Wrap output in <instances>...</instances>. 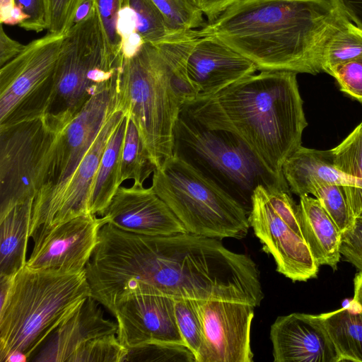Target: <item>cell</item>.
Wrapping results in <instances>:
<instances>
[{"label": "cell", "instance_id": "obj_30", "mask_svg": "<svg viewBox=\"0 0 362 362\" xmlns=\"http://www.w3.org/2000/svg\"><path fill=\"white\" fill-rule=\"evenodd\" d=\"M127 4L134 14L136 31L144 42L156 45L176 35L169 30L151 0H127Z\"/></svg>", "mask_w": 362, "mask_h": 362}, {"label": "cell", "instance_id": "obj_3", "mask_svg": "<svg viewBox=\"0 0 362 362\" xmlns=\"http://www.w3.org/2000/svg\"><path fill=\"white\" fill-rule=\"evenodd\" d=\"M89 296L86 269L78 273L25 266L13 277L0 305V362L13 354L28 361Z\"/></svg>", "mask_w": 362, "mask_h": 362}, {"label": "cell", "instance_id": "obj_42", "mask_svg": "<svg viewBox=\"0 0 362 362\" xmlns=\"http://www.w3.org/2000/svg\"><path fill=\"white\" fill-rule=\"evenodd\" d=\"M352 300L362 310V272H359L354 276Z\"/></svg>", "mask_w": 362, "mask_h": 362}, {"label": "cell", "instance_id": "obj_19", "mask_svg": "<svg viewBox=\"0 0 362 362\" xmlns=\"http://www.w3.org/2000/svg\"><path fill=\"white\" fill-rule=\"evenodd\" d=\"M100 303L87 298L49 336L30 361H68L88 341L106 334H117V323L104 316Z\"/></svg>", "mask_w": 362, "mask_h": 362}, {"label": "cell", "instance_id": "obj_6", "mask_svg": "<svg viewBox=\"0 0 362 362\" xmlns=\"http://www.w3.org/2000/svg\"><path fill=\"white\" fill-rule=\"evenodd\" d=\"M151 187L187 232L217 239L243 238L248 212L235 199L183 160L173 156L153 173Z\"/></svg>", "mask_w": 362, "mask_h": 362}, {"label": "cell", "instance_id": "obj_11", "mask_svg": "<svg viewBox=\"0 0 362 362\" xmlns=\"http://www.w3.org/2000/svg\"><path fill=\"white\" fill-rule=\"evenodd\" d=\"M117 78L93 95L60 133L45 182L34 199L32 214L59 194L95 141L117 95Z\"/></svg>", "mask_w": 362, "mask_h": 362}, {"label": "cell", "instance_id": "obj_29", "mask_svg": "<svg viewBox=\"0 0 362 362\" xmlns=\"http://www.w3.org/2000/svg\"><path fill=\"white\" fill-rule=\"evenodd\" d=\"M123 362H196V358L184 344L149 341L127 348Z\"/></svg>", "mask_w": 362, "mask_h": 362}, {"label": "cell", "instance_id": "obj_10", "mask_svg": "<svg viewBox=\"0 0 362 362\" xmlns=\"http://www.w3.org/2000/svg\"><path fill=\"white\" fill-rule=\"evenodd\" d=\"M163 58L185 101L214 95L258 71L252 62L198 30L192 40L168 47Z\"/></svg>", "mask_w": 362, "mask_h": 362}, {"label": "cell", "instance_id": "obj_41", "mask_svg": "<svg viewBox=\"0 0 362 362\" xmlns=\"http://www.w3.org/2000/svg\"><path fill=\"white\" fill-rule=\"evenodd\" d=\"M94 8V0H83V2L80 4L76 11L74 21V24L87 18L93 12Z\"/></svg>", "mask_w": 362, "mask_h": 362}, {"label": "cell", "instance_id": "obj_36", "mask_svg": "<svg viewBox=\"0 0 362 362\" xmlns=\"http://www.w3.org/2000/svg\"><path fill=\"white\" fill-rule=\"evenodd\" d=\"M83 0H45L47 33L66 34L74 24L76 11Z\"/></svg>", "mask_w": 362, "mask_h": 362}, {"label": "cell", "instance_id": "obj_21", "mask_svg": "<svg viewBox=\"0 0 362 362\" xmlns=\"http://www.w3.org/2000/svg\"><path fill=\"white\" fill-rule=\"evenodd\" d=\"M298 218L303 238L317 265L337 269L341 232L316 198L300 197Z\"/></svg>", "mask_w": 362, "mask_h": 362}, {"label": "cell", "instance_id": "obj_39", "mask_svg": "<svg viewBox=\"0 0 362 362\" xmlns=\"http://www.w3.org/2000/svg\"><path fill=\"white\" fill-rule=\"evenodd\" d=\"M25 45L11 39L4 31L2 23L0 27V66L1 67L18 54Z\"/></svg>", "mask_w": 362, "mask_h": 362}, {"label": "cell", "instance_id": "obj_1", "mask_svg": "<svg viewBox=\"0 0 362 362\" xmlns=\"http://www.w3.org/2000/svg\"><path fill=\"white\" fill-rule=\"evenodd\" d=\"M346 16L334 0H238L198 30L259 71L321 72L322 48Z\"/></svg>", "mask_w": 362, "mask_h": 362}, {"label": "cell", "instance_id": "obj_31", "mask_svg": "<svg viewBox=\"0 0 362 362\" xmlns=\"http://www.w3.org/2000/svg\"><path fill=\"white\" fill-rule=\"evenodd\" d=\"M108 52L115 58L123 57L124 40L119 30L122 13L127 0H94Z\"/></svg>", "mask_w": 362, "mask_h": 362}, {"label": "cell", "instance_id": "obj_15", "mask_svg": "<svg viewBox=\"0 0 362 362\" xmlns=\"http://www.w3.org/2000/svg\"><path fill=\"white\" fill-rule=\"evenodd\" d=\"M105 224L103 217L89 214L58 226L34 245L25 266L66 273L84 271Z\"/></svg>", "mask_w": 362, "mask_h": 362}, {"label": "cell", "instance_id": "obj_14", "mask_svg": "<svg viewBox=\"0 0 362 362\" xmlns=\"http://www.w3.org/2000/svg\"><path fill=\"white\" fill-rule=\"evenodd\" d=\"M266 185L257 186L252 196L250 226L276 264V271L293 281L317 276L319 266L302 236L293 231L271 204Z\"/></svg>", "mask_w": 362, "mask_h": 362}, {"label": "cell", "instance_id": "obj_43", "mask_svg": "<svg viewBox=\"0 0 362 362\" xmlns=\"http://www.w3.org/2000/svg\"><path fill=\"white\" fill-rule=\"evenodd\" d=\"M14 8L13 0H0V22L6 23Z\"/></svg>", "mask_w": 362, "mask_h": 362}, {"label": "cell", "instance_id": "obj_34", "mask_svg": "<svg viewBox=\"0 0 362 362\" xmlns=\"http://www.w3.org/2000/svg\"><path fill=\"white\" fill-rule=\"evenodd\" d=\"M175 315L182 339L196 358L202 342V325L194 300H175Z\"/></svg>", "mask_w": 362, "mask_h": 362}, {"label": "cell", "instance_id": "obj_37", "mask_svg": "<svg viewBox=\"0 0 362 362\" xmlns=\"http://www.w3.org/2000/svg\"><path fill=\"white\" fill-rule=\"evenodd\" d=\"M13 4L23 16L20 27L36 33L47 30L45 0H13Z\"/></svg>", "mask_w": 362, "mask_h": 362}, {"label": "cell", "instance_id": "obj_16", "mask_svg": "<svg viewBox=\"0 0 362 362\" xmlns=\"http://www.w3.org/2000/svg\"><path fill=\"white\" fill-rule=\"evenodd\" d=\"M112 315L117 320V339L126 348L149 341L185 344L177 325L172 297L131 293L116 303Z\"/></svg>", "mask_w": 362, "mask_h": 362}, {"label": "cell", "instance_id": "obj_35", "mask_svg": "<svg viewBox=\"0 0 362 362\" xmlns=\"http://www.w3.org/2000/svg\"><path fill=\"white\" fill-rule=\"evenodd\" d=\"M327 74L336 79L342 92L362 103V55L332 67Z\"/></svg>", "mask_w": 362, "mask_h": 362}, {"label": "cell", "instance_id": "obj_23", "mask_svg": "<svg viewBox=\"0 0 362 362\" xmlns=\"http://www.w3.org/2000/svg\"><path fill=\"white\" fill-rule=\"evenodd\" d=\"M127 127V117L111 135L101 157L91 188L89 212L101 216L121 184L120 155Z\"/></svg>", "mask_w": 362, "mask_h": 362}, {"label": "cell", "instance_id": "obj_8", "mask_svg": "<svg viewBox=\"0 0 362 362\" xmlns=\"http://www.w3.org/2000/svg\"><path fill=\"white\" fill-rule=\"evenodd\" d=\"M64 129L47 115L0 125V218L35 198Z\"/></svg>", "mask_w": 362, "mask_h": 362}, {"label": "cell", "instance_id": "obj_20", "mask_svg": "<svg viewBox=\"0 0 362 362\" xmlns=\"http://www.w3.org/2000/svg\"><path fill=\"white\" fill-rule=\"evenodd\" d=\"M282 173L291 193L299 197L312 194L325 185L350 186L347 177L335 166L331 149L321 151L300 146L285 160Z\"/></svg>", "mask_w": 362, "mask_h": 362}, {"label": "cell", "instance_id": "obj_7", "mask_svg": "<svg viewBox=\"0 0 362 362\" xmlns=\"http://www.w3.org/2000/svg\"><path fill=\"white\" fill-rule=\"evenodd\" d=\"M122 59L108 52L95 7L66 33L46 115L66 127L93 95L115 81Z\"/></svg>", "mask_w": 362, "mask_h": 362}, {"label": "cell", "instance_id": "obj_38", "mask_svg": "<svg viewBox=\"0 0 362 362\" xmlns=\"http://www.w3.org/2000/svg\"><path fill=\"white\" fill-rule=\"evenodd\" d=\"M339 251L347 262L362 272V221L341 233Z\"/></svg>", "mask_w": 362, "mask_h": 362}, {"label": "cell", "instance_id": "obj_13", "mask_svg": "<svg viewBox=\"0 0 362 362\" xmlns=\"http://www.w3.org/2000/svg\"><path fill=\"white\" fill-rule=\"evenodd\" d=\"M202 325L196 362H252L250 303L228 300H194Z\"/></svg>", "mask_w": 362, "mask_h": 362}, {"label": "cell", "instance_id": "obj_32", "mask_svg": "<svg viewBox=\"0 0 362 362\" xmlns=\"http://www.w3.org/2000/svg\"><path fill=\"white\" fill-rule=\"evenodd\" d=\"M312 195L317 199L341 233L353 226L356 219L342 185H322L316 188Z\"/></svg>", "mask_w": 362, "mask_h": 362}, {"label": "cell", "instance_id": "obj_22", "mask_svg": "<svg viewBox=\"0 0 362 362\" xmlns=\"http://www.w3.org/2000/svg\"><path fill=\"white\" fill-rule=\"evenodd\" d=\"M34 199L16 205L0 218V275L14 276L26 265Z\"/></svg>", "mask_w": 362, "mask_h": 362}, {"label": "cell", "instance_id": "obj_5", "mask_svg": "<svg viewBox=\"0 0 362 362\" xmlns=\"http://www.w3.org/2000/svg\"><path fill=\"white\" fill-rule=\"evenodd\" d=\"M173 155L192 166L250 211L259 185L288 186L270 173L234 134L209 129L183 111L174 129Z\"/></svg>", "mask_w": 362, "mask_h": 362}, {"label": "cell", "instance_id": "obj_40", "mask_svg": "<svg viewBox=\"0 0 362 362\" xmlns=\"http://www.w3.org/2000/svg\"><path fill=\"white\" fill-rule=\"evenodd\" d=\"M341 12L362 30V0H334Z\"/></svg>", "mask_w": 362, "mask_h": 362}, {"label": "cell", "instance_id": "obj_2", "mask_svg": "<svg viewBox=\"0 0 362 362\" xmlns=\"http://www.w3.org/2000/svg\"><path fill=\"white\" fill-rule=\"evenodd\" d=\"M296 75L260 71L214 95L185 101L182 111L209 129L234 134L270 173L284 177V163L301 146L308 125Z\"/></svg>", "mask_w": 362, "mask_h": 362}, {"label": "cell", "instance_id": "obj_24", "mask_svg": "<svg viewBox=\"0 0 362 362\" xmlns=\"http://www.w3.org/2000/svg\"><path fill=\"white\" fill-rule=\"evenodd\" d=\"M320 317L340 361L362 362V310L358 305L351 300Z\"/></svg>", "mask_w": 362, "mask_h": 362}, {"label": "cell", "instance_id": "obj_9", "mask_svg": "<svg viewBox=\"0 0 362 362\" xmlns=\"http://www.w3.org/2000/svg\"><path fill=\"white\" fill-rule=\"evenodd\" d=\"M66 34L34 40L0 69V125L46 115Z\"/></svg>", "mask_w": 362, "mask_h": 362}, {"label": "cell", "instance_id": "obj_4", "mask_svg": "<svg viewBox=\"0 0 362 362\" xmlns=\"http://www.w3.org/2000/svg\"><path fill=\"white\" fill-rule=\"evenodd\" d=\"M117 95L159 168L173 155L174 129L185 98L156 45L144 42L133 54L123 55Z\"/></svg>", "mask_w": 362, "mask_h": 362}, {"label": "cell", "instance_id": "obj_18", "mask_svg": "<svg viewBox=\"0 0 362 362\" xmlns=\"http://www.w3.org/2000/svg\"><path fill=\"white\" fill-rule=\"evenodd\" d=\"M274 362H339L320 315L294 313L271 326Z\"/></svg>", "mask_w": 362, "mask_h": 362}, {"label": "cell", "instance_id": "obj_12", "mask_svg": "<svg viewBox=\"0 0 362 362\" xmlns=\"http://www.w3.org/2000/svg\"><path fill=\"white\" fill-rule=\"evenodd\" d=\"M125 116L117 95L102 129L74 174L51 202L32 214L29 237L34 245L58 226L90 214V192L101 157L111 135Z\"/></svg>", "mask_w": 362, "mask_h": 362}, {"label": "cell", "instance_id": "obj_26", "mask_svg": "<svg viewBox=\"0 0 362 362\" xmlns=\"http://www.w3.org/2000/svg\"><path fill=\"white\" fill-rule=\"evenodd\" d=\"M122 143L120 163L119 182L132 180L133 184L144 185V182L153 173L156 166L146 148L138 129L129 116Z\"/></svg>", "mask_w": 362, "mask_h": 362}, {"label": "cell", "instance_id": "obj_17", "mask_svg": "<svg viewBox=\"0 0 362 362\" xmlns=\"http://www.w3.org/2000/svg\"><path fill=\"white\" fill-rule=\"evenodd\" d=\"M100 216L105 224L140 235H169L187 232L153 188L144 185L119 186Z\"/></svg>", "mask_w": 362, "mask_h": 362}, {"label": "cell", "instance_id": "obj_33", "mask_svg": "<svg viewBox=\"0 0 362 362\" xmlns=\"http://www.w3.org/2000/svg\"><path fill=\"white\" fill-rule=\"evenodd\" d=\"M127 348L116 334L92 339L79 347L69 362H123Z\"/></svg>", "mask_w": 362, "mask_h": 362}, {"label": "cell", "instance_id": "obj_25", "mask_svg": "<svg viewBox=\"0 0 362 362\" xmlns=\"http://www.w3.org/2000/svg\"><path fill=\"white\" fill-rule=\"evenodd\" d=\"M331 152L335 166L350 182L344 189L352 214L362 221V121Z\"/></svg>", "mask_w": 362, "mask_h": 362}, {"label": "cell", "instance_id": "obj_28", "mask_svg": "<svg viewBox=\"0 0 362 362\" xmlns=\"http://www.w3.org/2000/svg\"><path fill=\"white\" fill-rule=\"evenodd\" d=\"M173 34L203 28L204 14L197 0H151Z\"/></svg>", "mask_w": 362, "mask_h": 362}, {"label": "cell", "instance_id": "obj_27", "mask_svg": "<svg viewBox=\"0 0 362 362\" xmlns=\"http://www.w3.org/2000/svg\"><path fill=\"white\" fill-rule=\"evenodd\" d=\"M362 55V30L345 16L327 38L322 48L320 66L327 73L333 66Z\"/></svg>", "mask_w": 362, "mask_h": 362}]
</instances>
